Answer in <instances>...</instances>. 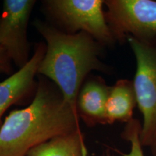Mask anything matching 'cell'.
Returning <instances> with one entry per match:
<instances>
[{"mask_svg": "<svg viewBox=\"0 0 156 156\" xmlns=\"http://www.w3.org/2000/svg\"><path fill=\"white\" fill-rule=\"evenodd\" d=\"M79 131V116L62 91L39 75L30 104L11 112L0 128V156H25L31 148L48 140Z\"/></svg>", "mask_w": 156, "mask_h": 156, "instance_id": "6da1fadb", "label": "cell"}, {"mask_svg": "<svg viewBox=\"0 0 156 156\" xmlns=\"http://www.w3.org/2000/svg\"><path fill=\"white\" fill-rule=\"evenodd\" d=\"M34 25L46 43L38 75L56 84L78 115L77 96L87 75L94 70L104 73L111 71L101 58L104 47L85 32L67 34L38 20Z\"/></svg>", "mask_w": 156, "mask_h": 156, "instance_id": "7a4b0ae2", "label": "cell"}, {"mask_svg": "<svg viewBox=\"0 0 156 156\" xmlns=\"http://www.w3.org/2000/svg\"><path fill=\"white\" fill-rule=\"evenodd\" d=\"M43 4L67 34L85 32L103 47L116 43L106 21L103 0H46Z\"/></svg>", "mask_w": 156, "mask_h": 156, "instance_id": "3957f363", "label": "cell"}, {"mask_svg": "<svg viewBox=\"0 0 156 156\" xmlns=\"http://www.w3.org/2000/svg\"><path fill=\"white\" fill-rule=\"evenodd\" d=\"M126 41L136 58L133 85L143 118L140 140L147 147L156 131V38L139 40L128 36Z\"/></svg>", "mask_w": 156, "mask_h": 156, "instance_id": "277c9868", "label": "cell"}, {"mask_svg": "<svg viewBox=\"0 0 156 156\" xmlns=\"http://www.w3.org/2000/svg\"><path fill=\"white\" fill-rule=\"evenodd\" d=\"M106 21L112 34L120 44L128 36L139 40L156 38V1L106 0Z\"/></svg>", "mask_w": 156, "mask_h": 156, "instance_id": "5b68a950", "label": "cell"}, {"mask_svg": "<svg viewBox=\"0 0 156 156\" xmlns=\"http://www.w3.org/2000/svg\"><path fill=\"white\" fill-rule=\"evenodd\" d=\"M34 0H5L0 17V47L20 69L26 65L30 44L28 39V25Z\"/></svg>", "mask_w": 156, "mask_h": 156, "instance_id": "8992f818", "label": "cell"}, {"mask_svg": "<svg viewBox=\"0 0 156 156\" xmlns=\"http://www.w3.org/2000/svg\"><path fill=\"white\" fill-rule=\"evenodd\" d=\"M46 50V44H37L28 64L7 79L0 82V128L2 125V117L9 107L23 101L34 91L36 92L37 84L35 77L38 75Z\"/></svg>", "mask_w": 156, "mask_h": 156, "instance_id": "52a82bcc", "label": "cell"}, {"mask_svg": "<svg viewBox=\"0 0 156 156\" xmlns=\"http://www.w3.org/2000/svg\"><path fill=\"white\" fill-rule=\"evenodd\" d=\"M111 87L100 76L89 77L84 82L77 96V111L86 125L107 124L106 108Z\"/></svg>", "mask_w": 156, "mask_h": 156, "instance_id": "ba28073f", "label": "cell"}, {"mask_svg": "<svg viewBox=\"0 0 156 156\" xmlns=\"http://www.w3.org/2000/svg\"><path fill=\"white\" fill-rule=\"evenodd\" d=\"M137 105L133 81L121 79L111 87L106 103L107 124L116 122L127 123L133 119L134 109Z\"/></svg>", "mask_w": 156, "mask_h": 156, "instance_id": "9c48e42d", "label": "cell"}, {"mask_svg": "<svg viewBox=\"0 0 156 156\" xmlns=\"http://www.w3.org/2000/svg\"><path fill=\"white\" fill-rule=\"evenodd\" d=\"M82 131L54 137L31 148L25 156H87Z\"/></svg>", "mask_w": 156, "mask_h": 156, "instance_id": "30bf717a", "label": "cell"}, {"mask_svg": "<svg viewBox=\"0 0 156 156\" xmlns=\"http://www.w3.org/2000/svg\"><path fill=\"white\" fill-rule=\"evenodd\" d=\"M142 124L140 122L136 119H132L126 123L122 134V137L131 144V149L129 153H124L117 149H114V151L119 153L122 156H145L140 140Z\"/></svg>", "mask_w": 156, "mask_h": 156, "instance_id": "8fae6325", "label": "cell"}, {"mask_svg": "<svg viewBox=\"0 0 156 156\" xmlns=\"http://www.w3.org/2000/svg\"><path fill=\"white\" fill-rule=\"evenodd\" d=\"M13 71L12 61L7 53L2 48L0 47V73L7 74V75H12Z\"/></svg>", "mask_w": 156, "mask_h": 156, "instance_id": "7c38bea8", "label": "cell"}, {"mask_svg": "<svg viewBox=\"0 0 156 156\" xmlns=\"http://www.w3.org/2000/svg\"><path fill=\"white\" fill-rule=\"evenodd\" d=\"M147 147L150 148L152 156H156V131L153 136V137H152L149 145Z\"/></svg>", "mask_w": 156, "mask_h": 156, "instance_id": "4fadbf2b", "label": "cell"}, {"mask_svg": "<svg viewBox=\"0 0 156 156\" xmlns=\"http://www.w3.org/2000/svg\"><path fill=\"white\" fill-rule=\"evenodd\" d=\"M102 156H113L112 152H111L110 148H107L106 151H104Z\"/></svg>", "mask_w": 156, "mask_h": 156, "instance_id": "5bb4252c", "label": "cell"}]
</instances>
